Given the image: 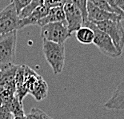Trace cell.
I'll use <instances>...</instances> for the list:
<instances>
[{"instance_id":"7c38bea8","label":"cell","mask_w":124,"mask_h":119,"mask_svg":"<svg viewBox=\"0 0 124 119\" xmlns=\"http://www.w3.org/2000/svg\"><path fill=\"white\" fill-rule=\"evenodd\" d=\"M49 12V10L43 4L42 6L37 7L32 14L30 16L24 18V19H20L19 21V30L26 27L30 25H37L39 20L46 16Z\"/></svg>"},{"instance_id":"4fadbf2b","label":"cell","mask_w":124,"mask_h":119,"mask_svg":"<svg viewBox=\"0 0 124 119\" xmlns=\"http://www.w3.org/2000/svg\"><path fill=\"white\" fill-rule=\"evenodd\" d=\"M76 39L80 43L84 45H90L93 43L94 34V31L88 26H83L76 31Z\"/></svg>"},{"instance_id":"3957f363","label":"cell","mask_w":124,"mask_h":119,"mask_svg":"<svg viewBox=\"0 0 124 119\" xmlns=\"http://www.w3.org/2000/svg\"><path fill=\"white\" fill-rule=\"evenodd\" d=\"M83 26H88L94 31V38L93 43L103 54L110 58H118L122 54L116 48L110 37L103 31L100 30L96 25L87 22Z\"/></svg>"},{"instance_id":"9a60e30c","label":"cell","mask_w":124,"mask_h":119,"mask_svg":"<svg viewBox=\"0 0 124 119\" xmlns=\"http://www.w3.org/2000/svg\"><path fill=\"white\" fill-rule=\"evenodd\" d=\"M44 1L43 0H31L30 4L27 5L24 9L22 10V12L18 15L19 19H24V18L29 17L32 13L35 11L37 7L42 6L43 4Z\"/></svg>"},{"instance_id":"d6986e66","label":"cell","mask_w":124,"mask_h":119,"mask_svg":"<svg viewBox=\"0 0 124 119\" xmlns=\"http://www.w3.org/2000/svg\"><path fill=\"white\" fill-rule=\"evenodd\" d=\"M31 0H15V1H12L14 3L15 10H16L18 15L22 12V10L25 8L27 5L30 4Z\"/></svg>"},{"instance_id":"e0dca14e","label":"cell","mask_w":124,"mask_h":119,"mask_svg":"<svg viewBox=\"0 0 124 119\" xmlns=\"http://www.w3.org/2000/svg\"><path fill=\"white\" fill-rule=\"evenodd\" d=\"M75 4L80 10L83 18V26L88 22L87 20V1L84 0H73Z\"/></svg>"},{"instance_id":"9c48e42d","label":"cell","mask_w":124,"mask_h":119,"mask_svg":"<svg viewBox=\"0 0 124 119\" xmlns=\"http://www.w3.org/2000/svg\"><path fill=\"white\" fill-rule=\"evenodd\" d=\"M87 20L88 22L95 23L102 21H123L122 18L115 14L108 13L98 8L91 1H87Z\"/></svg>"},{"instance_id":"6da1fadb","label":"cell","mask_w":124,"mask_h":119,"mask_svg":"<svg viewBox=\"0 0 124 119\" xmlns=\"http://www.w3.org/2000/svg\"><path fill=\"white\" fill-rule=\"evenodd\" d=\"M24 87L36 101H42L48 94V85L41 75L28 66H24Z\"/></svg>"},{"instance_id":"7a4b0ae2","label":"cell","mask_w":124,"mask_h":119,"mask_svg":"<svg viewBox=\"0 0 124 119\" xmlns=\"http://www.w3.org/2000/svg\"><path fill=\"white\" fill-rule=\"evenodd\" d=\"M43 53L54 74H61L64 67L66 59L64 44L43 40Z\"/></svg>"},{"instance_id":"52a82bcc","label":"cell","mask_w":124,"mask_h":119,"mask_svg":"<svg viewBox=\"0 0 124 119\" xmlns=\"http://www.w3.org/2000/svg\"><path fill=\"white\" fill-rule=\"evenodd\" d=\"M19 21L14 3L11 2L0 11V35L18 31L19 30Z\"/></svg>"},{"instance_id":"277c9868","label":"cell","mask_w":124,"mask_h":119,"mask_svg":"<svg viewBox=\"0 0 124 119\" xmlns=\"http://www.w3.org/2000/svg\"><path fill=\"white\" fill-rule=\"evenodd\" d=\"M40 34L43 40L59 44H64L71 36V34L68 30L67 22H53L45 25L41 27Z\"/></svg>"},{"instance_id":"5b68a950","label":"cell","mask_w":124,"mask_h":119,"mask_svg":"<svg viewBox=\"0 0 124 119\" xmlns=\"http://www.w3.org/2000/svg\"><path fill=\"white\" fill-rule=\"evenodd\" d=\"M18 31L0 35V66L15 64Z\"/></svg>"},{"instance_id":"ac0fdd59","label":"cell","mask_w":124,"mask_h":119,"mask_svg":"<svg viewBox=\"0 0 124 119\" xmlns=\"http://www.w3.org/2000/svg\"><path fill=\"white\" fill-rule=\"evenodd\" d=\"M15 116L10 112L8 105L0 106V119H14Z\"/></svg>"},{"instance_id":"30bf717a","label":"cell","mask_w":124,"mask_h":119,"mask_svg":"<svg viewBox=\"0 0 124 119\" xmlns=\"http://www.w3.org/2000/svg\"><path fill=\"white\" fill-rule=\"evenodd\" d=\"M107 110H124V78L118 84L111 97L104 104Z\"/></svg>"},{"instance_id":"7402d4cb","label":"cell","mask_w":124,"mask_h":119,"mask_svg":"<svg viewBox=\"0 0 124 119\" xmlns=\"http://www.w3.org/2000/svg\"><path fill=\"white\" fill-rule=\"evenodd\" d=\"M14 119H27V118H26V115H24V116H17V117H15Z\"/></svg>"},{"instance_id":"5bb4252c","label":"cell","mask_w":124,"mask_h":119,"mask_svg":"<svg viewBox=\"0 0 124 119\" xmlns=\"http://www.w3.org/2000/svg\"><path fill=\"white\" fill-rule=\"evenodd\" d=\"M8 107L10 110V112L13 113V115H14L15 117L25 115L23 102L19 101V99H18V97H17L16 94L13 97L11 102L8 104Z\"/></svg>"},{"instance_id":"8992f818","label":"cell","mask_w":124,"mask_h":119,"mask_svg":"<svg viewBox=\"0 0 124 119\" xmlns=\"http://www.w3.org/2000/svg\"><path fill=\"white\" fill-rule=\"evenodd\" d=\"M94 25L110 37L116 48L121 54L124 47V28L120 21H102Z\"/></svg>"},{"instance_id":"2e32d148","label":"cell","mask_w":124,"mask_h":119,"mask_svg":"<svg viewBox=\"0 0 124 119\" xmlns=\"http://www.w3.org/2000/svg\"><path fill=\"white\" fill-rule=\"evenodd\" d=\"M27 119H53L46 113L39 108H32L30 112L26 115Z\"/></svg>"},{"instance_id":"8fae6325","label":"cell","mask_w":124,"mask_h":119,"mask_svg":"<svg viewBox=\"0 0 124 119\" xmlns=\"http://www.w3.org/2000/svg\"><path fill=\"white\" fill-rule=\"evenodd\" d=\"M63 22H66L63 7H58L50 9L46 16H45L41 20H39L37 25L39 26L40 27H43L45 25L49 24V23Z\"/></svg>"},{"instance_id":"ffe728a7","label":"cell","mask_w":124,"mask_h":119,"mask_svg":"<svg viewBox=\"0 0 124 119\" xmlns=\"http://www.w3.org/2000/svg\"><path fill=\"white\" fill-rule=\"evenodd\" d=\"M65 2L66 1H63V0H60V1H58V0H46V1H44L43 5L47 9L50 10L51 8H54V7H63Z\"/></svg>"},{"instance_id":"44dd1931","label":"cell","mask_w":124,"mask_h":119,"mask_svg":"<svg viewBox=\"0 0 124 119\" xmlns=\"http://www.w3.org/2000/svg\"><path fill=\"white\" fill-rule=\"evenodd\" d=\"M114 3L124 12V0H113Z\"/></svg>"},{"instance_id":"ba28073f","label":"cell","mask_w":124,"mask_h":119,"mask_svg":"<svg viewBox=\"0 0 124 119\" xmlns=\"http://www.w3.org/2000/svg\"><path fill=\"white\" fill-rule=\"evenodd\" d=\"M66 22L70 33L76 32L83 26V18L78 7L73 0H67L63 5Z\"/></svg>"}]
</instances>
